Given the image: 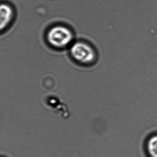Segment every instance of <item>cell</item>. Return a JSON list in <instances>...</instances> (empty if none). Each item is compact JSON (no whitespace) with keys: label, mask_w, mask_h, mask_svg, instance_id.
I'll return each mask as SVG.
<instances>
[{"label":"cell","mask_w":157,"mask_h":157,"mask_svg":"<svg viewBox=\"0 0 157 157\" xmlns=\"http://www.w3.org/2000/svg\"><path fill=\"white\" fill-rule=\"evenodd\" d=\"M73 33L70 28L65 26H54L49 30L47 40L49 44L57 48H62L68 46L73 39Z\"/></svg>","instance_id":"obj_1"},{"label":"cell","mask_w":157,"mask_h":157,"mask_svg":"<svg viewBox=\"0 0 157 157\" xmlns=\"http://www.w3.org/2000/svg\"><path fill=\"white\" fill-rule=\"evenodd\" d=\"M70 54L77 61L88 63L93 61L95 54L93 49L86 43L77 42L72 46Z\"/></svg>","instance_id":"obj_2"},{"label":"cell","mask_w":157,"mask_h":157,"mask_svg":"<svg viewBox=\"0 0 157 157\" xmlns=\"http://www.w3.org/2000/svg\"><path fill=\"white\" fill-rule=\"evenodd\" d=\"M13 17L12 8L8 4H0V32L8 26Z\"/></svg>","instance_id":"obj_3"},{"label":"cell","mask_w":157,"mask_h":157,"mask_svg":"<svg viewBox=\"0 0 157 157\" xmlns=\"http://www.w3.org/2000/svg\"><path fill=\"white\" fill-rule=\"evenodd\" d=\"M147 149L150 155L152 157H157V135L151 137L149 140Z\"/></svg>","instance_id":"obj_4"}]
</instances>
